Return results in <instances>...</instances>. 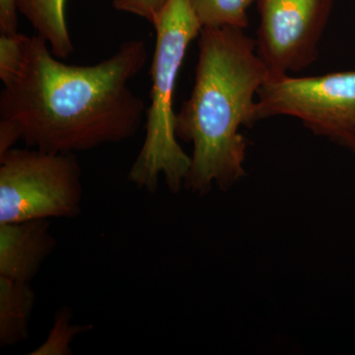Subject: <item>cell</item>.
I'll use <instances>...</instances> for the list:
<instances>
[{"mask_svg": "<svg viewBox=\"0 0 355 355\" xmlns=\"http://www.w3.org/2000/svg\"><path fill=\"white\" fill-rule=\"evenodd\" d=\"M270 71L256 42L237 28H202L195 83L176 114L178 139L193 146L184 188L207 195L245 176L247 140L239 132L258 121L257 96Z\"/></svg>", "mask_w": 355, "mask_h": 355, "instance_id": "obj_2", "label": "cell"}, {"mask_svg": "<svg viewBox=\"0 0 355 355\" xmlns=\"http://www.w3.org/2000/svg\"><path fill=\"white\" fill-rule=\"evenodd\" d=\"M17 0H0V35L18 33Z\"/></svg>", "mask_w": 355, "mask_h": 355, "instance_id": "obj_13", "label": "cell"}, {"mask_svg": "<svg viewBox=\"0 0 355 355\" xmlns=\"http://www.w3.org/2000/svg\"><path fill=\"white\" fill-rule=\"evenodd\" d=\"M256 50L270 74H294L316 62L334 0H256Z\"/></svg>", "mask_w": 355, "mask_h": 355, "instance_id": "obj_6", "label": "cell"}, {"mask_svg": "<svg viewBox=\"0 0 355 355\" xmlns=\"http://www.w3.org/2000/svg\"><path fill=\"white\" fill-rule=\"evenodd\" d=\"M72 313L69 308L60 309L55 315L53 328L48 338L31 355H69L72 354L70 345L80 334L92 329L91 326L71 324Z\"/></svg>", "mask_w": 355, "mask_h": 355, "instance_id": "obj_11", "label": "cell"}, {"mask_svg": "<svg viewBox=\"0 0 355 355\" xmlns=\"http://www.w3.org/2000/svg\"><path fill=\"white\" fill-rule=\"evenodd\" d=\"M36 304L31 282L0 277V347H12L29 336V324Z\"/></svg>", "mask_w": 355, "mask_h": 355, "instance_id": "obj_8", "label": "cell"}, {"mask_svg": "<svg viewBox=\"0 0 355 355\" xmlns=\"http://www.w3.org/2000/svg\"><path fill=\"white\" fill-rule=\"evenodd\" d=\"M83 195L76 154L28 147L0 155V223L76 218Z\"/></svg>", "mask_w": 355, "mask_h": 355, "instance_id": "obj_4", "label": "cell"}, {"mask_svg": "<svg viewBox=\"0 0 355 355\" xmlns=\"http://www.w3.org/2000/svg\"><path fill=\"white\" fill-rule=\"evenodd\" d=\"M291 116L355 153V70L319 76L270 74L257 96L258 121Z\"/></svg>", "mask_w": 355, "mask_h": 355, "instance_id": "obj_5", "label": "cell"}, {"mask_svg": "<svg viewBox=\"0 0 355 355\" xmlns=\"http://www.w3.org/2000/svg\"><path fill=\"white\" fill-rule=\"evenodd\" d=\"M153 26L156 42L149 71L146 137L128 178L137 188L151 193L163 178L169 191L177 193L184 187L191 157L180 146L175 132V89L189 46L200 36L202 26L190 0H167Z\"/></svg>", "mask_w": 355, "mask_h": 355, "instance_id": "obj_3", "label": "cell"}, {"mask_svg": "<svg viewBox=\"0 0 355 355\" xmlns=\"http://www.w3.org/2000/svg\"><path fill=\"white\" fill-rule=\"evenodd\" d=\"M55 246L49 219L0 223V277L31 282Z\"/></svg>", "mask_w": 355, "mask_h": 355, "instance_id": "obj_7", "label": "cell"}, {"mask_svg": "<svg viewBox=\"0 0 355 355\" xmlns=\"http://www.w3.org/2000/svg\"><path fill=\"white\" fill-rule=\"evenodd\" d=\"M65 0H17L18 12L29 21L55 57L64 60L74 51L64 13Z\"/></svg>", "mask_w": 355, "mask_h": 355, "instance_id": "obj_9", "label": "cell"}, {"mask_svg": "<svg viewBox=\"0 0 355 355\" xmlns=\"http://www.w3.org/2000/svg\"><path fill=\"white\" fill-rule=\"evenodd\" d=\"M256 0H190L202 28L231 27L245 30L249 25L248 9Z\"/></svg>", "mask_w": 355, "mask_h": 355, "instance_id": "obj_10", "label": "cell"}, {"mask_svg": "<svg viewBox=\"0 0 355 355\" xmlns=\"http://www.w3.org/2000/svg\"><path fill=\"white\" fill-rule=\"evenodd\" d=\"M142 39L98 64H69L38 35H0V155L29 148L73 153L132 139L146 114L130 83L146 65Z\"/></svg>", "mask_w": 355, "mask_h": 355, "instance_id": "obj_1", "label": "cell"}, {"mask_svg": "<svg viewBox=\"0 0 355 355\" xmlns=\"http://www.w3.org/2000/svg\"><path fill=\"white\" fill-rule=\"evenodd\" d=\"M167 0H113V6L121 12L132 14L153 24Z\"/></svg>", "mask_w": 355, "mask_h": 355, "instance_id": "obj_12", "label": "cell"}]
</instances>
